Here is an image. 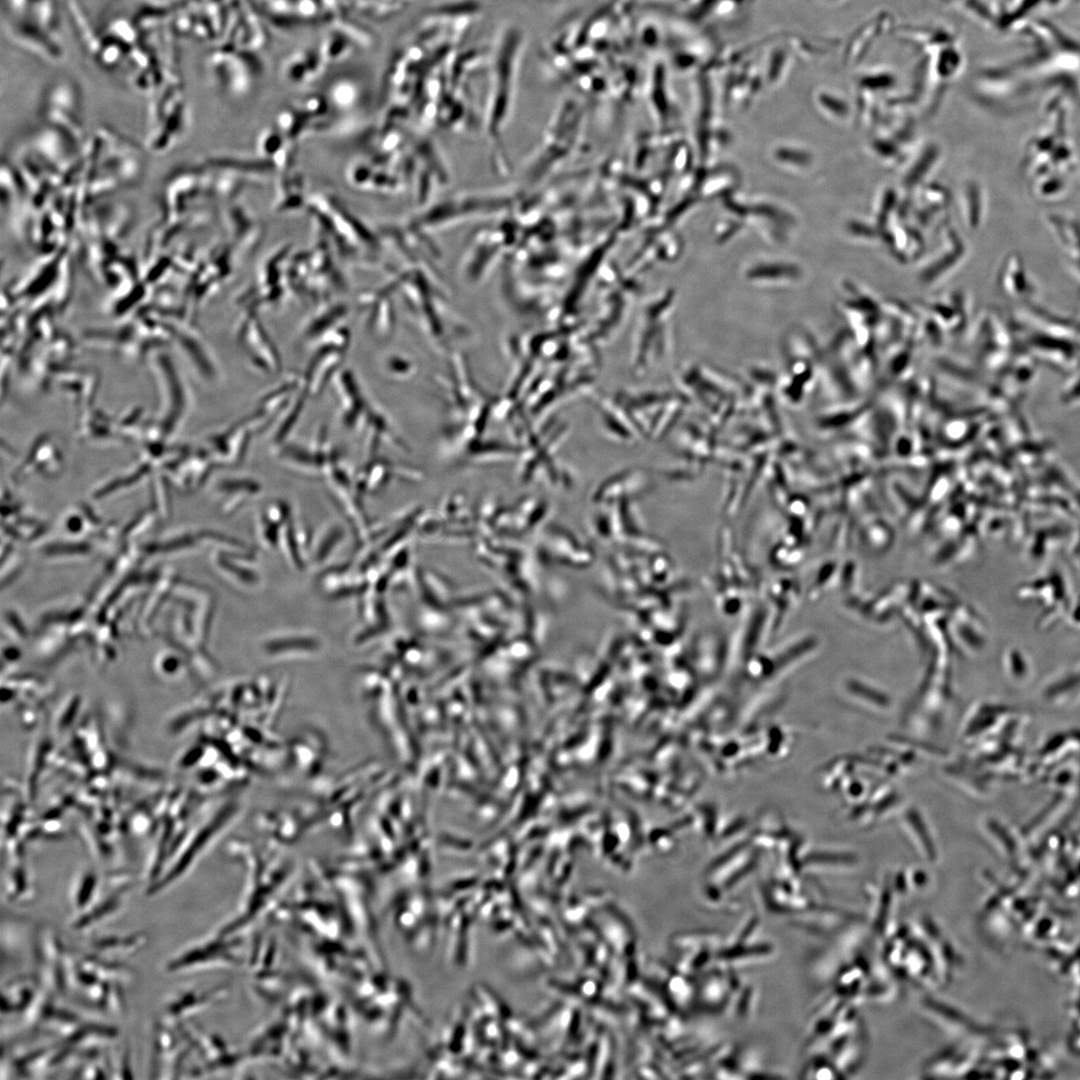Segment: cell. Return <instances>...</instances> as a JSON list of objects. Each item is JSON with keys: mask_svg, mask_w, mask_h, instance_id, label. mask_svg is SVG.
I'll return each mask as SVG.
<instances>
[{"mask_svg": "<svg viewBox=\"0 0 1080 1080\" xmlns=\"http://www.w3.org/2000/svg\"><path fill=\"white\" fill-rule=\"evenodd\" d=\"M152 1073L156 1078H176L182 1073L191 1045L175 1026L160 1020L154 1028Z\"/></svg>", "mask_w": 1080, "mask_h": 1080, "instance_id": "6da1fadb", "label": "cell"}, {"mask_svg": "<svg viewBox=\"0 0 1080 1080\" xmlns=\"http://www.w3.org/2000/svg\"><path fill=\"white\" fill-rule=\"evenodd\" d=\"M221 937L219 933L218 938L202 940L181 949L166 960L165 971L184 973L229 961L226 952L228 944Z\"/></svg>", "mask_w": 1080, "mask_h": 1080, "instance_id": "7a4b0ae2", "label": "cell"}, {"mask_svg": "<svg viewBox=\"0 0 1080 1080\" xmlns=\"http://www.w3.org/2000/svg\"><path fill=\"white\" fill-rule=\"evenodd\" d=\"M220 990L185 988L171 994L162 1009V1020L169 1025L186 1022L195 1013L207 1007L218 998Z\"/></svg>", "mask_w": 1080, "mask_h": 1080, "instance_id": "3957f363", "label": "cell"}, {"mask_svg": "<svg viewBox=\"0 0 1080 1080\" xmlns=\"http://www.w3.org/2000/svg\"><path fill=\"white\" fill-rule=\"evenodd\" d=\"M42 989V983L31 976L9 979L2 985V1016H19L23 1020Z\"/></svg>", "mask_w": 1080, "mask_h": 1080, "instance_id": "277c9868", "label": "cell"}, {"mask_svg": "<svg viewBox=\"0 0 1080 1080\" xmlns=\"http://www.w3.org/2000/svg\"><path fill=\"white\" fill-rule=\"evenodd\" d=\"M145 944L146 935L142 932L110 933L91 938L89 952L106 959L124 962L125 958L136 954Z\"/></svg>", "mask_w": 1080, "mask_h": 1080, "instance_id": "5b68a950", "label": "cell"}]
</instances>
